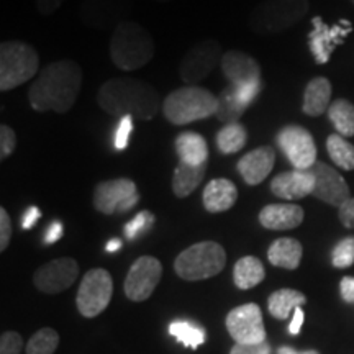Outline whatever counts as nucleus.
I'll list each match as a JSON object with an SVG mask.
<instances>
[{"label":"nucleus","instance_id":"1","mask_svg":"<svg viewBox=\"0 0 354 354\" xmlns=\"http://www.w3.org/2000/svg\"><path fill=\"white\" fill-rule=\"evenodd\" d=\"M82 87V69L76 61L59 59L43 68L28 91L30 107L37 112L68 113Z\"/></svg>","mask_w":354,"mask_h":354},{"label":"nucleus","instance_id":"2","mask_svg":"<svg viewBox=\"0 0 354 354\" xmlns=\"http://www.w3.org/2000/svg\"><path fill=\"white\" fill-rule=\"evenodd\" d=\"M99 107L112 117L148 122L162 110V100L151 84L133 77H115L104 82L97 92Z\"/></svg>","mask_w":354,"mask_h":354},{"label":"nucleus","instance_id":"3","mask_svg":"<svg viewBox=\"0 0 354 354\" xmlns=\"http://www.w3.org/2000/svg\"><path fill=\"white\" fill-rule=\"evenodd\" d=\"M110 57L113 64L125 73L145 68L154 57L151 33L136 21H123L110 37Z\"/></svg>","mask_w":354,"mask_h":354},{"label":"nucleus","instance_id":"4","mask_svg":"<svg viewBox=\"0 0 354 354\" xmlns=\"http://www.w3.org/2000/svg\"><path fill=\"white\" fill-rule=\"evenodd\" d=\"M216 109H218V99L210 91L198 86L176 88L162 102V113L166 120L177 127L214 117Z\"/></svg>","mask_w":354,"mask_h":354},{"label":"nucleus","instance_id":"5","mask_svg":"<svg viewBox=\"0 0 354 354\" xmlns=\"http://www.w3.org/2000/svg\"><path fill=\"white\" fill-rule=\"evenodd\" d=\"M307 13L308 0H261L248 24L258 35H276L297 25Z\"/></svg>","mask_w":354,"mask_h":354},{"label":"nucleus","instance_id":"6","mask_svg":"<svg viewBox=\"0 0 354 354\" xmlns=\"http://www.w3.org/2000/svg\"><path fill=\"white\" fill-rule=\"evenodd\" d=\"M227 253L215 241H201L185 248L174 261V271L184 281H203L223 271Z\"/></svg>","mask_w":354,"mask_h":354},{"label":"nucleus","instance_id":"7","mask_svg":"<svg viewBox=\"0 0 354 354\" xmlns=\"http://www.w3.org/2000/svg\"><path fill=\"white\" fill-rule=\"evenodd\" d=\"M39 57L33 46L24 41L0 44V91L20 87L38 74Z\"/></svg>","mask_w":354,"mask_h":354},{"label":"nucleus","instance_id":"8","mask_svg":"<svg viewBox=\"0 0 354 354\" xmlns=\"http://www.w3.org/2000/svg\"><path fill=\"white\" fill-rule=\"evenodd\" d=\"M113 294V281L105 269H91L82 277L76 295L79 313L86 318L100 315L109 307Z\"/></svg>","mask_w":354,"mask_h":354},{"label":"nucleus","instance_id":"9","mask_svg":"<svg viewBox=\"0 0 354 354\" xmlns=\"http://www.w3.org/2000/svg\"><path fill=\"white\" fill-rule=\"evenodd\" d=\"M221 44L216 39L207 38L198 41L180 59L179 76L185 86H197L210 76L216 64L221 63Z\"/></svg>","mask_w":354,"mask_h":354},{"label":"nucleus","instance_id":"10","mask_svg":"<svg viewBox=\"0 0 354 354\" xmlns=\"http://www.w3.org/2000/svg\"><path fill=\"white\" fill-rule=\"evenodd\" d=\"M138 202V187L128 177L102 180L94 189V207L104 215L125 214Z\"/></svg>","mask_w":354,"mask_h":354},{"label":"nucleus","instance_id":"11","mask_svg":"<svg viewBox=\"0 0 354 354\" xmlns=\"http://www.w3.org/2000/svg\"><path fill=\"white\" fill-rule=\"evenodd\" d=\"M133 0H82L79 17L87 26L100 32H113L127 21L131 13Z\"/></svg>","mask_w":354,"mask_h":354},{"label":"nucleus","instance_id":"12","mask_svg":"<svg viewBox=\"0 0 354 354\" xmlns=\"http://www.w3.org/2000/svg\"><path fill=\"white\" fill-rule=\"evenodd\" d=\"M276 140L294 169L307 171L317 162L315 141L304 127L287 125L277 133Z\"/></svg>","mask_w":354,"mask_h":354},{"label":"nucleus","instance_id":"13","mask_svg":"<svg viewBox=\"0 0 354 354\" xmlns=\"http://www.w3.org/2000/svg\"><path fill=\"white\" fill-rule=\"evenodd\" d=\"M162 276L161 261L153 256H141L131 264L128 271L123 290L125 295L133 302H145L151 297Z\"/></svg>","mask_w":354,"mask_h":354},{"label":"nucleus","instance_id":"14","mask_svg":"<svg viewBox=\"0 0 354 354\" xmlns=\"http://www.w3.org/2000/svg\"><path fill=\"white\" fill-rule=\"evenodd\" d=\"M227 330L234 343L240 344L264 343L268 338L263 313L256 304H245L233 308L227 315Z\"/></svg>","mask_w":354,"mask_h":354},{"label":"nucleus","instance_id":"15","mask_svg":"<svg viewBox=\"0 0 354 354\" xmlns=\"http://www.w3.org/2000/svg\"><path fill=\"white\" fill-rule=\"evenodd\" d=\"M313 30L308 33V48L317 64H326L333 55L335 48L339 46L349 33L353 25L349 20H339L338 24L330 26L323 21L322 17L312 19Z\"/></svg>","mask_w":354,"mask_h":354},{"label":"nucleus","instance_id":"16","mask_svg":"<svg viewBox=\"0 0 354 354\" xmlns=\"http://www.w3.org/2000/svg\"><path fill=\"white\" fill-rule=\"evenodd\" d=\"M79 276V266L73 258L53 259L33 274V284L44 294H59L69 289Z\"/></svg>","mask_w":354,"mask_h":354},{"label":"nucleus","instance_id":"17","mask_svg":"<svg viewBox=\"0 0 354 354\" xmlns=\"http://www.w3.org/2000/svg\"><path fill=\"white\" fill-rule=\"evenodd\" d=\"M308 171L315 177V189H313L312 196L317 197L318 201L339 209L344 202L351 198L346 180L335 167L317 161Z\"/></svg>","mask_w":354,"mask_h":354},{"label":"nucleus","instance_id":"18","mask_svg":"<svg viewBox=\"0 0 354 354\" xmlns=\"http://www.w3.org/2000/svg\"><path fill=\"white\" fill-rule=\"evenodd\" d=\"M313 189H315V177L308 169L281 172L271 180V192L284 201H300V198L312 196Z\"/></svg>","mask_w":354,"mask_h":354},{"label":"nucleus","instance_id":"19","mask_svg":"<svg viewBox=\"0 0 354 354\" xmlns=\"http://www.w3.org/2000/svg\"><path fill=\"white\" fill-rule=\"evenodd\" d=\"M221 71L230 86H245L261 81V68L253 56L238 50H230L221 57Z\"/></svg>","mask_w":354,"mask_h":354},{"label":"nucleus","instance_id":"20","mask_svg":"<svg viewBox=\"0 0 354 354\" xmlns=\"http://www.w3.org/2000/svg\"><path fill=\"white\" fill-rule=\"evenodd\" d=\"M274 162H276V151L271 146H261L246 153L238 161V172L248 185H259L271 174Z\"/></svg>","mask_w":354,"mask_h":354},{"label":"nucleus","instance_id":"21","mask_svg":"<svg viewBox=\"0 0 354 354\" xmlns=\"http://www.w3.org/2000/svg\"><path fill=\"white\" fill-rule=\"evenodd\" d=\"M304 209L295 203H269L259 212V223L266 230L284 232L297 228L304 221Z\"/></svg>","mask_w":354,"mask_h":354},{"label":"nucleus","instance_id":"22","mask_svg":"<svg viewBox=\"0 0 354 354\" xmlns=\"http://www.w3.org/2000/svg\"><path fill=\"white\" fill-rule=\"evenodd\" d=\"M238 201V189L230 179L218 177V179H212L205 185L202 194V202L207 212L210 214H221L227 212Z\"/></svg>","mask_w":354,"mask_h":354},{"label":"nucleus","instance_id":"23","mask_svg":"<svg viewBox=\"0 0 354 354\" xmlns=\"http://www.w3.org/2000/svg\"><path fill=\"white\" fill-rule=\"evenodd\" d=\"M176 153L179 162L189 166H203L209 158V146L196 131H183L176 138Z\"/></svg>","mask_w":354,"mask_h":354},{"label":"nucleus","instance_id":"24","mask_svg":"<svg viewBox=\"0 0 354 354\" xmlns=\"http://www.w3.org/2000/svg\"><path fill=\"white\" fill-rule=\"evenodd\" d=\"M331 100V84L326 77H315L307 84L304 92L302 110L308 117H320L328 112Z\"/></svg>","mask_w":354,"mask_h":354},{"label":"nucleus","instance_id":"25","mask_svg":"<svg viewBox=\"0 0 354 354\" xmlns=\"http://www.w3.org/2000/svg\"><path fill=\"white\" fill-rule=\"evenodd\" d=\"M302 254L304 248L300 241L294 238H279L268 250L269 263L276 268L287 269V271H294L299 268Z\"/></svg>","mask_w":354,"mask_h":354},{"label":"nucleus","instance_id":"26","mask_svg":"<svg viewBox=\"0 0 354 354\" xmlns=\"http://www.w3.org/2000/svg\"><path fill=\"white\" fill-rule=\"evenodd\" d=\"M305 304H307V297L302 292L295 289H279L269 295L268 310L277 320H287L290 315H294L295 308Z\"/></svg>","mask_w":354,"mask_h":354},{"label":"nucleus","instance_id":"27","mask_svg":"<svg viewBox=\"0 0 354 354\" xmlns=\"http://www.w3.org/2000/svg\"><path fill=\"white\" fill-rule=\"evenodd\" d=\"M207 166H189L179 162L172 176V192L177 198H185L196 190L205 177Z\"/></svg>","mask_w":354,"mask_h":354},{"label":"nucleus","instance_id":"28","mask_svg":"<svg viewBox=\"0 0 354 354\" xmlns=\"http://www.w3.org/2000/svg\"><path fill=\"white\" fill-rule=\"evenodd\" d=\"M264 266L254 256H245V258L238 259L233 268V282L241 290L253 289L264 281Z\"/></svg>","mask_w":354,"mask_h":354},{"label":"nucleus","instance_id":"29","mask_svg":"<svg viewBox=\"0 0 354 354\" xmlns=\"http://www.w3.org/2000/svg\"><path fill=\"white\" fill-rule=\"evenodd\" d=\"M246 128L241 123H228L216 133V148L221 154L240 153L246 146Z\"/></svg>","mask_w":354,"mask_h":354},{"label":"nucleus","instance_id":"30","mask_svg":"<svg viewBox=\"0 0 354 354\" xmlns=\"http://www.w3.org/2000/svg\"><path fill=\"white\" fill-rule=\"evenodd\" d=\"M328 118L338 131V135L344 138L354 136V105L349 100L338 99L330 105Z\"/></svg>","mask_w":354,"mask_h":354},{"label":"nucleus","instance_id":"31","mask_svg":"<svg viewBox=\"0 0 354 354\" xmlns=\"http://www.w3.org/2000/svg\"><path fill=\"white\" fill-rule=\"evenodd\" d=\"M326 151L331 161L344 171L354 169V146L342 135H330L326 140Z\"/></svg>","mask_w":354,"mask_h":354},{"label":"nucleus","instance_id":"32","mask_svg":"<svg viewBox=\"0 0 354 354\" xmlns=\"http://www.w3.org/2000/svg\"><path fill=\"white\" fill-rule=\"evenodd\" d=\"M216 99H218L216 118L221 123H225V125H228V123H238V120L243 117V113H245L246 107L238 102L233 87L228 86L227 88H223Z\"/></svg>","mask_w":354,"mask_h":354},{"label":"nucleus","instance_id":"33","mask_svg":"<svg viewBox=\"0 0 354 354\" xmlns=\"http://www.w3.org/2000/svg\"><path fill=\"white\" fill-rule=\"evenodd\" d=\"M169 335L174 336L177 342L184 344L185 348L197 349L201 344L205 343V330L197 326L196 323L192 322H172L169 325Z\"/></svg>","mask_w":354,"mask_h":354},{"label":"nucleus","instance_id":"34","mask_svg":"<svg viewBox=\"0 0 354 354\" xmlns=\"http://www.w3.org/2000/svg\"><path fill=\"white\" fill-rule=\"evenodd\" d=\"M59 344V335L53 328H41L26 344V354H53Z\"/></svg>","mask_w":354,"mask_h":354},{"label":"nucleus","instance_id":"35","mask_svg":"<svg viewBox=\"0 0 354 354\" xmlns=\"http://www.w3.org/2000/svg\"><path fill=\"white\" fill-rule=\"evenodd\" d=\"M331 263L335 268L346 269L354 264V236L343 238L331 251Z\"/></svg>","mask_w":354,"mask_h":354},{"label":"nucleus","instance_id":"36","mask_svg":"<svg viewBox=\"0 0 354 354\" xmlns=\"http://www.w3.org/2000/svg\"><path fill=\"white\" fill-rule=\"evenodd\" d=\"M154 223V215L149 210H141L135 218H131L128 223L123 227V232H125V238L128 241L136 240V238L141 236V234L148 232L149 228L153 227Z\"/></svg>","mask_w":354,"mask_h":354},{"label":"nucleus","instance_id":"37","mask_svg":"<svg viewBox=\"0 0 354 354\" xmlns=\"http://www.w3.org/2000/svg\"><path fill=\"white\" fill-rule=\"evenodd\" d=\"M131 131H133V117H130V115H125V117L120 118L117 130H115L113 146L117 151H125V149L128 148Z\"/></svg>","mask_w":354,"mask_h":354},{"label":"nucleus","instance_id":"38","mask_svg":"<svg viewBox=\"0 0 354 354\" xmlns=\"http://www.w3.org/2000/svg\"><path fill=\"white\" fill-rule=\"evenodd\" d=\"M261 86H263V84H261V81H259V82L245 84V86H232V87H233L234 95H236L238 102L248 109L256 100V97L259 95Z\"/></svg>","mask_w":354,"mask_h":354},{"label":"nucleus","instance_id":"39","mask_svg":"<svg viewBox=\"0 0 354 354\" xmlns=\"http://www.w3.org/2000/svg\"><path fill=\"white\" fill-rule=\"evenodd\" d=\"M17 148V133L8 125L0 127V159H7Z\"/></svg>","mask_w":354,"mask_h":354},{"label":"nucleus","instance_id":"40","mask_svg":"<svg viewBox=\"0 0 354 354\" xmlns=\"http://www.w3.org/2000/svg\"><path fill=\"white\" fill-rule=\"evenodd\" d=\"M24 339L15 331H6L0 338V354H20Z\"/></svg>","mask_w":354,"mask_h":354},{"label":"nucleus","instance_id":"41","mask_svg":"<svg viewBox=\"0 0 354 354\" xmlns=\"http://www.w3.org/2000/svg\"><path fill=\"white\" fill-rule=\"evenodd\" d=\"M12 238V221L7 210L0 209V251H6Z\"/></svg>","mask_w":354,"mask_h":354},{"label":"nucleus","instance_id":"42","mask_svg":"<svg viewBox=\"0 0 354 354\" xmlns=\"http://www.w3.org/2000/svg\"><path fill=\"white\" fill-rule=\"evenodd\" d=\"M230 354H271V344L268 342L258 344H240L234 343Z\"/></svg>","mask_w":354,"mask_h":354},{"label":"nucleus","instance_id":"43","mask_svg":"<svg viewBox=\"0 0 354 354\" xmlns=\"http://www.w3.org/2000/svg\"><path fill=\"white\" fill-rule=\"evenodd\" d=\"M339 221L343 223V227L349 230H354V197L349 198L348 202H344L338 210Z\"/></svg>","mask_w":354,"mask_h":354},{"label":"nucleus","instance_id":"44","mask_svg":"<svg viewBox=\"0 0 354 354\" xmlns=\"http://www.w3.org/2000/svg\"><path fill=\"white\" fill-rule=\"evenodd\" d=\"M63 238V223H61L59 220H55L51 221L50 227L46 228V232H44V243L46 245H55Z\"/></svg>","mask_w":354,"mask_h":354},{"label":"nucleus","instance_id":"45","mask_svg":"<svg viewBox=\"0 0 354 354\" xmlns=\"http://www.w3.org/2000/svg\"><path fill=\"white\" fill-rule=\"evenodd\" d=\"M39 218H41V210H39L37 205L28 207V209L24 212V216H21V228L32 230L35 225L38 223Z\"/></svg>","mask_w":354,"mask_h":354},{"label":"nucleus","instance_id":"46","mask_svg":"<svg viewBox=\"0 0 354 354\" xmlns=\"http://www.w3.org/2000/svg\"><path fill=\"white\" fill-rule=\"evenodd\" d=\"M63 3L64 0H35L37 10L41 13V15H53V13L59 10Z\"/></svg>","mask_w":354,"mask_h":354},{"label":"nucleus","instance_id":"47","mask_svg":"<svg viewBox=\"0 0 354 354\" xmlns=\"http://www.w3.org/2000/svg\"><path fill=\"white\" fill-rule=\"evenodd\" d=\"M339 294L346 304H354V277H343L339 282Z\"/></svg>","mask_w":354,"mask_h":354},{"label":"nucleus","instance_id":"48","mask_svg":"<svg viewBox=\"0 0 354 354\" xmlns=\"http://www.w3.org/2000/svg\"><path fill=\"white\" fill-rule=\"evenodd\" d=\"M304 310L302 307H297L295 308L294 315H292V322L289 325V333L290 335H299L300 330H302V325H304Z\"/></svg>","mask_w":354,"mask_h":354},{"label":"nucleus","instance_id":"49","mask_svg":"<svg viewBox=\"0 0 354 354\" xmlns=\"http://www.w3.org/2000/svg\"><path fill=\"white\" fill-rule=\"evenodd\" d=\"M279 354H320L315 349H307V351H299V349L290 348V346H282L279 348Z\"/></svg>","mask_w":354,"mask_h":354},{"label":"nucleus","instance_id":"50","mask_svg":"<svg viewBox=\"0 0 354 354\" xmlns=\"http://www.w3.org/2000/svg\"><path fill=\"white\" fill-rule=\"evenodd\" d=\"M120 248H122V240H118V238H113V240H110L107 243V246H105V251H107V253H117Z\"/></svg>","mask_w":354,"mask_h":354},{"label":"nucleus","instance_id":"51","mask_svg":"<svg viewBox=\"0 0 354 354\" xmlns=\"http://www.w3.org/2000/svg\"><path fill=\"white\" fill-rule=\"evenodd\" d=\"M156 2H162V3H165V2H172V0H156Z\"/></svg>","mask_w":354,"mask_h":354},{"label":"nucleus","instance_id":"52","mask_svg":"<svg viewBox=\"0 0 354 354\" xmlns=\"http://www.w3.org/2000/svg\"><path fill=\"white\" fill-rule=\"evenodd\" d=\"M351 2H353V3H354V0H351Z\"/></svg>","mask_w":354,"mask_h":354}]
</instances>
